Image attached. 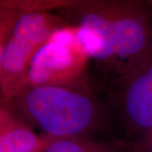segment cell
<instances>
[{
  "instance_id": "obj_1",
  "label": "cell",
  "mask_w": 152,
  "mask_h": 152,
  "mask_svg": "<svg viewBox=\"0 0 152 152\" xmlns=\"http://www.w3.org/2000/svg\"><path fill=\"white\" fill-rule=\"evenodd\" d=\"M77 27L91 58L124 80L151 58L149 28L133 7L89 5Z\"/></svg>"
},
{
  "instance_id": "obj_2",
  "label": "cell",
  "mask_w": 152,
  "mask_h": 152,
  "mask_svg": "<svg viewBox=\"0 0 152 152\" xmlns=\"http://www.w3.org/2000/svg\"><path fill=\"white\" fill-rule=\"evenodd\" d=\"M4 105L54 140L88 137L98 119L95 102L73 87H26Z\"/></svg>"
},
{
  "instance_id": "obj_3",
  "label": "cell",
  "mask_w": 152,
  "mask_h": 152,
  "mask_svg": "<svg viewBox=\"0 0 152 152\" xmlns=\"http://www.w3.org/2000/svg\"><path fill=\"white\" fill-rule=\"evenodd\" d=\"M62 20L48 11L20 12L10 35L0 42L1 104H9L25 88L34 56Z\"/></svg>"
},
{
  "instance_id": "obj_4",
  "label": "cell",
  "mask_w": 152,
  "mask_h": 152,
  "mask_svg": "<svg viewBox=\"0 0 152 152\" xmlns=\"http://www.w3.org/2000/svg\"><path fill=\"white\" fill-rule=\"evenodd\" d=\"M90 59L91 57L78 27L58 28L31 60L25 88L43 86L74 88L85 75Z\"/></svg>"
},
{
  "instance_id": "obj_5",
  "label": "cell",
  "mask_w": 152,
  "mask_h": 152,
  "mask_svg": "<svg viewBox=\"0 0 152 152\" xmlns=\"http://www.w3.org/2000/svg\"><path fill=\"white\" fill-rule=\"evenodd\" d=\"M122 105L126 122L140 136L141 147L152 136V58L125 80Z\"/></svg>"
},
{
  "instance_id": "obj_6",
  "label": "cell",
  "mask_w": 152,
  "mask_h": 152,
  "mask_svg": "<svg viewBox=\"0 0 152 152\" xmlns=\"http://www.w3.org/2000/svg\"><path fill=\"white\" fill-rule=\"evenodd\" d=\"M54 139L39 136L7 105L0 107V152H43Z\"/></svg>"
},
{
  "instance_id": "obj_7",
  "label": "cell",
  "mask_w": 152,
  "mask_h": 152,
  "mask_svg": "<svg viewBox=\"0 0 152 152\" xmlns=\"http://www.w3.org/2000/svg\"><path fill=\"white\" fill-rule=\"evenodd\" d=\"M43 152H131L113 145L96 141L89 137L56 139L50 142Z\"/></svg>"
},
{
  "instance_id": "obj_8",
  "label": "cell",
  "mask_w": 152,
  "mask_h": 152,
  "mask_svg": "<svg viewBox=\"0 0 152 152\" xmlns=\"http://www.w3.org/2000/svg\"><path fill=\"white\" fill-rule=\"evenodd\" d=\"M0 6L3 10L32 12L37 11V0H0Z\"/></svg>"
},
{
  "instance_id": "obj_9",
  "label": "cell",
  "mask_w": 152,
  "mask_h": 152,
  "mask_svg": "<svg viewBox=\"0 0 152 152\" xmlns=\"http://www.w3.org/2000/svg\"><path fill=\"white\" fill-rule=\"evenodd\" d=\"M86 0H37V11H48L52 9L68 7Z\"/></svg>"
},
{
  "instance_id": "obj_10",
  "label": "cell",
  "mask_w": 152,
  "mask_h": 152,
  "mask_svg": "<svg viewBox=\"0 0 152 152\" xmlns=\"http://www.w3.org/2000/svg\"><path fill=\"white\" fill-rule=\"evenodd\" d=\"M139 151L140 152H152V136L147 140L141 147H140Z\"/></svg>"
}]
</instances>
